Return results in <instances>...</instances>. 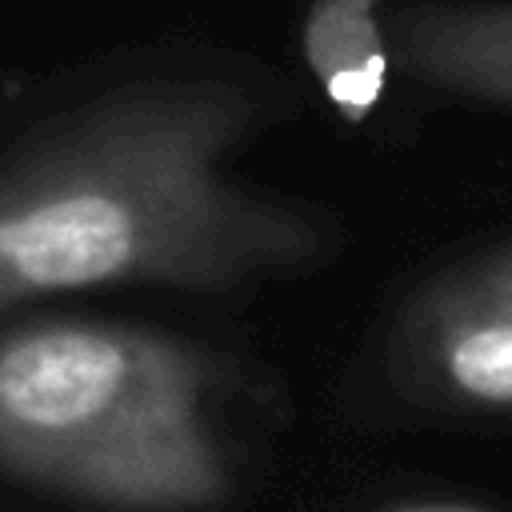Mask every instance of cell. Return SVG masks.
I'll return each mask as SVG.
<instances>
[{"label":"cell","mask_w":512,"mask_h":512,"mask_svg":"<svg viewBox=\"0 0 512 512\" xmlns=\"http://www.w3.org/2000/svg\"><path fill=\"white\" fill-rule=\"evenodd\" d=\"M224 80L108 88L0 156V312L88 288L232 292L324 256L320 220L228 176L256 124Z\"/></svg>","instance_id":"obj_1"},{"label":"cell","mask_w":512,"mask_h":512,"mask_svg":"<svg viewBox=\"0 0 512 512\" xmlns=\"http://www.w3.org/2000/svg\"><path fill=\"white\" fill-rule=\"evenodd\" d=\"M224 372L172 332L0 324V476L88 512H216L236 492Z\"/></svg>","instance_id":"obj_2"},{"label":"cell","mask_w":512,"mask_h":512,"mask_svg":"<svg viewBox=\"0 0 512 512\" xmlns=\"http://www.w3.org/2000/svg\"><path fill=\"white\" fill-rule=\"evenodd\" d=\"M388 372L416 404L512 416V240L448 264L404 300Z\"/></svg>","instance_id":"obj_3"},{"label":"cell","mask_w":512,"mask_h":512,"mask_svg":"<svg viewBox=\"0 0 512 512\" xmlns=\"http://www.w3.org/2000/svg\"><path fill=\"white\" fill-rule=\"evenodd\" d=\"M388 40L424 88L512 112V0L408 4L388 16Z\"/></svg>","instance_id":"obj_4"},{"label":"cell","mask_w":512,"mask_h":512,"mask_svg":"<svg viewBox=\"0 0 512 512\" xmlns=\"http://www.w3.org/2000/svg\"><path fill=\"white\" fill-rule=\"evenodd\" d=\"M300 52L344 124H364L396 68L384 0H312Z\"/></svg>","instance_id":"obj_5"},{"label":"cell","mask_w":512,"mask_h":512,"mask_svg":"<svg viewBox=\"0 0 512 512\" xmlns=\"http://www.w3.org/2000/svg\"><path fill=\"white\" fill-rule=\"evenodd\" d=\"M380 512H488L476 504H460V500H396Z\"/></svg>","instance_id":"obj_6"}]
</instances>
